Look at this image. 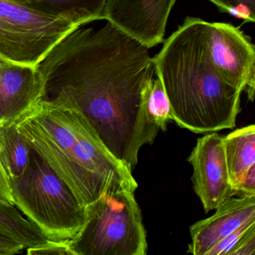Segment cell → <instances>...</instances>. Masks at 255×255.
Wrapping results in <instances>:
<instances>
[{
	"label": "cell",
	"mask_w": 255,
	"mask_h": 255,
	"mask_svg": "<svg viewBox=\"0 0 255 255\" xmlns=\"http://www.w3.org/2000/svg\"><path fill=\"white\" fill-rule=\"evenodd\" d=\"M6 62H5V61L4 60V59H2V58L0 57V65H2V64L4 63H6Z\"/></svg>",
	"instance_id": "cell-24"
},
{
	"label": "cell",
	"mask_w": 255,
	"mask_h": 255,
	"mask_svg": "<svg viewBox=\"0 0 255 255\" xmlns=\"http://www.w3.org/2000/svg\"><path fill=\"white\" fill-rule=\"evenodd\" d=\"M228 255H255V224L248 229Z\"/></svg>",
	"instance_id": "cell-20"
},
{
	"label": "cell",
	"mask_w": 255,
	"mask_h": 255,
	"mask_svg": "<svg viewBox=\"0 0 255 255\" xmlns=\"http://www.w3.org/2000/svg\"><path fill=\"white\" fill-rule=\"evenodd\" d=\"M252 219H255V195L231 197L216 209L213 216L190 227L192 242L187 253L207 255L221 240Z\"/></svg>",
	"instance_id": "cell-11"
},
{
	"label": "cell",
	"mask_w": 255,
	"mask_h": 255,
	"mask_svg": "<svg viewBox=\"0 0 255 255\" xmlns=\"http://www.w3.org/2000/svg\"><path fill=\"white\" fill-rule=\"evenodd\" d=\"M252 196L255 195V165H252L247 172L233 186V195Z\"/></svg>",
	"instance_id": "cell-21"
},
{
	"label": "cell",
	"mask_w": 255,
	"mask_h": 255,
	"mask_svg": "<svg viewBox=\"0 0 255 255\" xmlns=\"http://www.w3.org/2000/svg\"><path fill=\"white\" fill-rule=\"evenodd\" d=\"M188 161L193 168V189L206 213L216 210L233 195L224 149L223 136L217 132L197 140Z\"/></svg>",
	"instance_id": "cell-8"
},
{
	"label": "cell",
	"mask_w": 255,
	"mask_h": 255,
	"mask_svg": "<svg viewBox=\"0 0 255 255\" xmlns=\"http://www.w3.org/2000/svg\"><path fill=\"white\" fill-rule=\"evenodd\" d=\"M78 26L10 0H0V57L11 63L36 67L61 39Z\"/></svg>",
	"instance_id": "cell-6"
},
{
	"label": "cell",
	"mask_w": 255,
	"mask_h": 255,
	"mask_svg": "<svg viewBox=\"0 0 255 255\" xmlns=\"http://www.w3.org/2000/svg\"><path fill=\"white\" fill-rule=\"evenodd\" d=\"M254 224H255V219L245 222L241 226L239 227L235 231H233L229 235L221 240L214 247L212 248L207 252V255H228L231 249L236 246L239 240L244 235L245 233Z\"/></svg>",
	"instance_id": "cell-18"
},
{
	"label": "cell",
	"mask_w": 255,
	"mask_h": 255,
	"mask_svg": "<svg viewBox=\"0 0 255 255\" xmlns=\"http://www.w3.org/2000/svg\"><path fill=\"white\" fill-rule=\"evenodd\" d=\"M201 20L186 17L153 58L172 120L195 133L235 128L242 93L210 62L201 38Z\"/></svg>",
	"instance_id": "cell-2"
},
{
	"label": "cell",
	"mask_w": 255,
	"mask_h": 255,
	"mask_svg": "<svg viewBox=\"0 0 255 255\" xmlns=\"http://www.w3.org/2000/svg\"><path fill=\"white\" fill-rule=\"evenodd\" d=\"M146 113L151 125L165 131L167 125L172 120L169 101L159 77L153 78L146 97Z\"/></svg>",
	"instance_id": "cell-16"
},
{
	"label": "cell",
	"mask_w": 255,
	"mask_h": 255,
	"mask_svg": "<svg viewBox=\"0 0 255 255\" xmlns=\"http://www.w3.org/2000/svg\"><path fill=\"white\" fill-rule=\"evenodd\" d=\"M14 205L51 241L72 242L86 222V209L32 149L25 174L11 182Z\"/></svg>",
	"instance_id": "cell-3"
},
{
	"label": "cell",
	"mask_w": 255,
	"mask_h": 255,
	"mask_svg": "<svg viewBox=\"0 0 255 255\" xmlns=\"http://www.w3.org/2000/svg\"><path fill=\"white\" fill-rule=\"evenodd\" d=\"M224 149L233 186L255 165V125L239 128L223 137Z\"/></svg>",
	"instance_id": "cell-13"
},
{
	"label": "cell",
	"mask_w": 255,
	"mask_h": 255,
	"mask_svg": "<svg viewBox=\"0 0 255 255\" xmlns=\"http://www.w3.org/2000/svg\"><path fill=\"white\" fill-rule=\"evenodd\" d=\"M24 248L12 240L0 235V255H14L22 253Z\"/></svg>",
	"instance_id": "cell-22"
},
{
	"label": "cell",
	"mask_w": 255,
	"mask_h": 255,
	"mask_svg": "<svg viewBox=\"0 0 255 255\" xmlns=\"http://www.w3.org/2000/svg\"><path fill=\"white\" fill-rule=\"evenodd\" d=\"M221 12L228 13L234 17L254 23L255 20V0H210Z\"/></svg>",
	"instance_id": "cell-17"
},
{
	"label": "cell",
	"mask_w": 255,
	"mask_h": 255,
	"mask_svg": "<svg viewBox=\"0 0 255 255\" xmlns=\"http://www.w3.org/2000/svg\"><path fill=\"white\" fill-rule=\"evenodd\" d=\"M44 95L37 67L11 62L0 65V126L14 124Z\"/></svg>",
	"instance_id": "cell-10"
},
{
	"label": "cell",
	"mask_w": 255,
	"mask_h": 255,
	"mask_svg": "<svg viewBox=\"0 0 255 255\" xmlns=\"http://www.w3.org/2000/svg\"><path fill=\"white\" fill-rule=\"evenodd\" d=\"M70 241H51L38 247L26 249L29 255H76Z\"/></svg>",
	"instance_id": "cell-19"
},
{
	"label": "cell",
	"mask_w": 255,
	"mask_h": 255,
	"mask_svg": "<svg viewBox=\"0 0 255 255\" xmlns=\"http://www.w3.org/2000/svg\"><path fill=\"white\" fill-rule=\"evenodd\" d=\"M44 96L62 92L75 103L107 150L131 171L159 128L146 113L154 78L149 49L107 21L68 32L37 65Z\"/></svg>",
	"instance_id": "cell-1"
},
{
	"label": "cell",
	"mask_w": 255,
	"mask_h": 255,
	"mask_svg": "<svg viewBox=\"0 0 255 255\" xmlns=\"http://www.w3.org/2000/svg\"><path fill=\"white\" fill-rule=\"evenodd\" d=\"M0 204L14 206L13 204L12 195H11V186L4 176L1 165H0Z\"/></svg>",
	"instance_id": "cell-23"
},
{
	"label": "cell",
	"mask_w": 255,
	"mask_h": 255,
	"mask_svg": "<svg viewBox=\"0 0 255 255\" xmlns=\"http://www.w3.org/2000/svg\"><path fill=\"white\" fill-rule=\"evenodd\" d=\"M31 148L14 125L0 128V165L7 181L21 177L30 161Z\"/></svg>",
	"instance_id": "cell-14"
},
{
	"label": "cell",
	"mask_w": 255,
	"mask_h": 255,
	"mask_svg": "<svg viewBox=\"0 0 255 255\" xmlns=\"http://www.w3.org/2000/svg\"><path fill=\"white\" fill-rule=\"evenodd\" d=\"M40 14L82 25L104 20L106 0H10Z\"/></svg>",
	"instance_id": "cell-12"
},
{
	"label": "cell",
	"mask_w": 255,
	"mask_h": 255,
	"mask_svg": "<svg viewBox=\"0 0 255 255\" xmlns=\"http://www.w3.org/2000/svg\"><path fill=\"white\" fill-rule=\"evenodd\" d=\"M177 0H106L104 20L150 49L163 41Z\"/></svg>",
	"instance_id": "cell-9"
},
{
	"label": "cell",
	"mask_w": 255,
	"mask_h": 255,
	"mask_svg": "<svg viewBox=\"0 0 255 255\" xmlns=\"http://www.w3.org/2000/svg\"><path fill=\"white\" fill-rule=\"evenodd\" d=\"M203 44L210 62L233 86L247 93L253 102L255 91V50L250 38L226 23L201 20Z\"/></svg>",
	"instance_id": "cell-7"
},
{
	"label": "cell",
	"mask_w": 255,
	"mask_h": 255,
	"mask_svg": "<svg viewBox=\"0 0 255 255\" xmlns=\"http://www.w3.org/2000/svg\"><path fill=\"white\" fill-rule=\"evenodd\" d=\"M0 235L25 249L38 247L49 240L15 206L0 204Z\"/></svg>",
	"instance_id": "cell-15"
},
{
	"label": "cell",
	"mask_w": 255,
	"mask_h": 255,
	"mask_svg": "<svg viewBox=\"0 0 255 255\" xmlns=\"http://www.w3.org/2000/svg\"><path fill=\"white\" fill-rule=\"evenodd\" d=\"M86 209V223L71 243L76 255L147 254V233L135 192H108Z\"/></svg>",
	"instance_id": "cell-4"
},
{
	"label": "cell",
	"mask_w": 255,
	"mask_h": 255,
	"mask_svg": "<svg viewBox=\"0 0 255 255\" xmlns=\"http://www.w3.org/2000/svg\"><path fill=\"white\" fill-rule=\"evenodd\" d=\"M83 114L62 92L45 95L13 125L31 148L69 187V160L81 129Z\"/></svg>",
	"instance_id": "cell-5"
}]
</instances>
